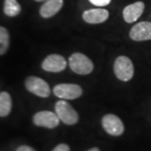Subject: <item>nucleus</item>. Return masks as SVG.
I'll return each instance as SVG.
<instances>
[{"instance_id": "nucleus-1", "label": "nucleus", "mask_w": 151, "mask_h": 151, "mask_svg": "<svg viewBox=\"0 0 151 151\" xmlns=\"http://www.w3.org/2000/svg\"><path fill=\"white\" fill-rule=\"evenodd\" d=\"M69 66L75 73L87 75L93 70V63L86 55L81 53H74L69 57Z\"/></svg>"}, {"instance_id": "nucleus-2", "label": "nucleus", "mask_w": 151, "mask_h": 151, "mask_svg": "<svg viewBox=\"0 0 151 151\" xmlns=\"http://www.w3.org/2000/svg\"><path fill=\"white\" fill-rule=\"evenodd\" d=\"M113 70L116 76L119 80L123 81H128L132 79L134 76V65L131 60L124 55L119 56L115 60Z\"/></svg>"}, {"instance_id": "nucleus-3", "label": "nucleus", "mask_w": 151, "mask_h": 151, "mask_svg": "<svg viewBox=\"0 0 151 151\" xmlns=\"http://www.w3.org/2000/svg\"><path fill=\"white\" fill-rule=\"evenodd\" d=\"M55 113L60 121L67 125H74L78 122V114L74 108L67 102L64 100H60L55 103Z\"/></svg>"}, {"instance_id": "nucleus-4", "label": "nucleus", "mask_w": 151, "mask_h": 151, "mask_svg": "<svg viewBox=\"0 0 151 151\" xmlns=\"http://www.w3.org/2000/svg\"><path fill=\"white\" fill-rule=\"evenodd\" d=\"M25 87L29 92L40 97H48L50 94L49 84L43 79L36 76H29L25 80Z\"/></svg>"}, {"instance_id": "nucleus-5", "label": "nucleus", "mask_w": 151, "mask_h": 151, "mask_svg": "<svg viewBox=\"0 0 151 151\" xmlns=\"http://www.w3.org/2000/svg\"><path fill=\"white\" fill-rule=\"evenodd\" d=\"M53 92L56 97L61 99L73 100L81 97L82 89L81 86L76 84L62 83L55 86Z\"/></svg>"}, {"instance_id": "nucleus-6", "label": "nucleus", "mask_w": 151, "mask_h": 151, "mask_svg": "<svg viewBox=\"0 0 151 151\" xmlns=\"http://www.w3.org/2000/svg\"><path fill=\"white\" fill-rule=\"evenodd\" d=\"M33 123L39 127L54 129L59 125L60 119L56 113L50 111H41L34 115Z\"/></svg>"}, {"instance_id": "nucleus-7", "label": "nucleus", "mask_w": 151, "mask_h": 151, "mask_svg": "<svg viewBox=\"0 0 151 151\" xmlns=\"http://www.w3.org/2000/svg\"><path fill=\"white\" fill-rule=\"evenodd\" d=\"M102 124L105 131L113 136H119L124 131V125L116 115L107 114L102 119Z\"/></svg>"}, {"instance_id": "nucleus-8", "label": "nucleus", "mask_w": 151, "mask_h": 151, "mask_svg": "<svg viewBox=\"0 0 151 151\" xmlns=\"http://www.w3.org/2000/svg\"><path fill=\"white\" fill-rule=\"evenodd\" d=\"M66 60L60 55L53 54L48 55L42 62V69L50 72H60L65 70L66 67Z\"/></svg>"}, {"instance_id": "nucleus-9", "label": "nucleus", "mask_w": 151, "mask_h": 151, "mask_svg": "<svg viewBox=\"0 0 151 151\" xmlns=\"http://www.w3.org/2000/svg\"><path fill=\"white\" fill-rule=\"evenodd\" d=\"M130 38L135 41L151 40V22H139L130 29Z\"/></svg>"}, {"instance_id": "nucleus-10", "label": "nucleus", "mask_w": 151, "mask_h": 151, "mask_svg": "<svg viewBox=\"0 0 151 151\" xmlns=\"http://www.w3.org/2000/svg\"><path fill=\"white\" fill-rule=\"evenodd\" d=\"M108 16V11L103 9H91L82 14V19L88 24H101L106 21Z\"/></svg>"}, {"instance_id": "nucleus-11", "label": "nucleus", "mask_w": 151, "mask_h": 151, "mask_svg": "<svg viewBox=\"0 0 151 151\" xmlns=\"http://www.w3.org/2000/svg\"><path fill=\"white\" fill-rule=\"evenodd\" d=\"M145 10V4L141 1L129 4L123 11L124 19L127 23H134L142 15Z\"/></svg>"}, {"instance_id": "nucleus-12", "label": "nucleus", "mask_w": 151, "mask_h": 151, "mask_svg": "<svg viewBox=\"0 0 151 151\" xmlns=\"http://www.w3.org/2000/svg\"><path fill=\"white\" fill-rule=\"evenodd\" d=\"M64 4L63 0H47L40 9V14L42 18L48 19L56 14Z\"/></svg>"}, {"instance_id": "nucleus-13", "label": "nucleus", "mask_w": 151, "mask_h": 151, "mask_svg": "<svg viewBox=\"0 0 151 151\" xmlns=\"http://www.w3.org/2000/svg\"><path fill=\"white\" fill-rule=\"evenodd\" d=\"M12 108V99L7 92L0 93V116L2 118L8 116Z\"/></svg>"}, {"instance_id": "nucleus-14", "label": "nucleus", "mask_w": 151, "mask_h": 151, "mask_svg": "<svg viewBox=\"0 0 151 151\" xmlns=\"http://www.w3.org/2000/svg\"><path fill=\"white\" fill-rule=\"evenodd\" d=\"M4 12L7 16H17L21 12V6L19 5L17 0H5Z\"/></svg>"}, {"instance_id": "nucleus-15", "label": "nucleus", "mask_w": 151, "mask_h": 151, "mask_svg": "<svg viewBox=\"0 0 151 151\" xmlns=\"http://www.w3.org/2000/svg\"><path fill=\"white\" fill-rule=\"evenodd\" d=\"M9 46V34L7 29L0 27V54H5Z\"/></svg>"}, {"instance_id": "nucleus-16", "label": "nucleus", "mask_w": 151, "mask_h": 151, "mask_svg": "<svg viewBox=\"0 0 151 151\" xmlns=\"http://www.w3.org/2000/svg\"><path fill=\"white\" fill-rule=\"evenodd\" d=\"M90 3L93 5L98 6V7H103V6L108 5L112 0H89Z\"/></svg>"}, {"instance_id": "nucleus-17", "label": "nucleus", "mask_w": 151, "mask_h": 151, "mask_svg": "<svg viewBox=\"0 0 151 151\" xmlns=\"http://www.w3.org/2000/svg\"><path fill=\"white\" fill-rule=\"evenodd\" d=\"M52 151H70V147L65 144H60Z\"/></svg>"}, {"instance_id": "nucleus-18", "label": "nucleus", "mask_w": 151, "mask_h": 151, "mask_svg": "<svg viewBox=\"0 0 151 151\" xmlns=\"http://www.w3.org/2000/svg\"><path fill=\"white\" fill-rule=\"evenodd\" d=\"M16 151H35L33 148L29 147V146L27 145H22L19 146L18 149L16 150Z\"/></svg>"}, {"instance_id": "nucleus-19", "label": "nucleus", "mask_w": 151, "mask_h": 151, "mask_svg": "<svg viewBox=\"0 0 151 151\" xmlns=\"http://www.w3.org/2000/svg\"><path fill=\"white\" fill-rule=\"evenodd\" d=\"M87 151H100V150H99V149H98V148H96V147H95V148H92V149L88 150Z\"/></svg>"}, {"instance_id": "nucleus-20", "label": "nucleus", "mask_w": 151, "mask_h": 151, "mask_svg": "<svg viewBox=\"0 0 151 151\" xmlns=\"http://www.w3.org/2000/svg\"><path fill=\"white\" fill-rule=\"evenodd\" d=\"M35 1H37V2H45L47 0H35Z\"/></svg>"}]
</instances>
